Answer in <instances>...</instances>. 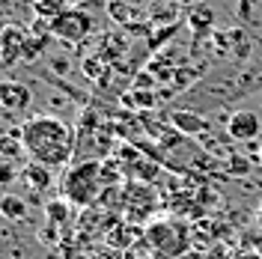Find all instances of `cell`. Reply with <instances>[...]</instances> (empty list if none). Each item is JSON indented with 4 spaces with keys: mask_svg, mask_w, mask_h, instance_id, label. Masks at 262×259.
I'll use <instances>...</instances> for the list:
<instances>
[{
    "mask_svg": "<svg viewBox=\"0 0 262 259\" xmlns=\"http://www.w3.org/2000/svg\"><path fill=\"white\" fill-rule=\"evenodd\" d=\"M21 143L30 161L45 167H63L75 152V131L57 116H33L21 125Z\"/></svg>",
    "mask_w": 262,
    "mask_h": 259,
    "instance_id": "6da1fadb",
    "label": "cell"
},
{
    "mask_svg": "<svg viewBox=\"0 0 262 259\" xmlns=\"http://www.w3.org/2000/svg\"><path fill=\"white\" fill-rule=\"evenodd\" d=\"M101 161L98 158H83L72 164L63 176V197L75 209H93L101 197Z\"/></svg>",
    "mask_w": 262,
    "mask_h": 259,
    "instance_id": "7a4b0ae2",
    "label": "cell"
},
{
    "mask_svg": "<svg viewBox=\"0 0 262 259\" xmlns=\"http://www.w3.org/2000/svg\"><path fill=\"white\" fill-rule=\"evenodd\" d=\"M146 242L155 247V253L161 259H176L191 250V224H185L179 218L152 221L146 227Z\"/></svg>",
    "mask_w": 262,
    "mask_h": 259,
    "instance_id": "3957f363",
    "label": "cell"
},
{
    "mask_svg": "<svg viewBox=\"0 0 262 259\" xmlns=\"http://www.w3.org/2000/svg\"><path fill=\"white\" fill-rule=\"evenodd\" d=\"M125 188V221L128 224H134V227H140L143 221H146L152 211L161 206V197H158V191L152 188V185H146V182H125L122 185Z\"/></svg>",
    "mask_w": 262,
    "mask_h": 259,
    "instance_id": "277c9868",
    "label": "cell"
},
{
    "mask_svg": "<svg viewBox=\"0 0 262 259\" xmlns=\"http://www.w3.org/2000/svg\"><path fill=\"white\" fill-rule=\"evenodd\" d=\"M93 33V15L83 6H69L63 15H57L51 21V36L63 39L66 45H78Z\"/></svg>",
    "mask_w": 262,
    "mask_h": 259,
    "instance_id": "5b68a950",
    "label": "cell"
},
{
    "mask_svg": "<svg viewBox=\"0 0 262 259\" xmlns=\"http://www.w3.org/2000/svg\"><path fill=\"white\" fill-rule=\"evenodd\" d=\"M30 30L18 27V24H6L0 27V66H15L24 57V42H27Z\"/></svg>",
    "mask_w": 262,
    "mask_h": 259,
    "instance_id": "8992f818",
    "label": "cell"
},
{
    "mask_svg": "<svg viewBox=\"0 0 262 259\" xmlns=\"http://www.w3.org/2000/svg\"><path fill=\"white\" fill-rule=\"evenodd\" d=\"M33 101V93L27 83L15 81V78H3L0 81V107L6 111H27Z\"/></svg>",
    "mask_w": 262,
    "mask_h": 259,
    "instance_id": "52a82bcc",
    "label": "cell"
},
{
    "mask_svg": "<svg viewBox=\"0 0 262 259\" xmlns=\"http://www.w3.org/2000/svg\"><path fill=\"white\" fill-rule=\"evenodd\" d=\"M262 131V122L259 116L253 114V111H238V114L229 116L227 122V134L232 140H238V143H245V140H256Z\"/></svg>",
    "mask_w": 262,
    "mask_h": 259,
    "instance_id": "ba28073f",
    "label": "cell"
},
{
    "mask_svg": "<svg viewBox=\"0 0 262 259\" xmlns=\"http://www.w3.org/2000/svg\"><path fill=\"white\" fill-rule=\"evenodd\" d=\"M167 122L179 134H185V137H200V134L209 131V122L200 114H194V111H173V114L167 116Z\"/></svg>",
    "mask_w": 262,
    "mask_h": 259,
    "instance_id": "9c48e42d",
    "label": "cell"
},
{
    "mask_svg": "<svg viewBox=\"0 0 262 259\" xmlns=\"http://www.w3.org/2000/svg\"><path fill=\"white\" fill-rule=\"evenodd\" d=\"M21 179L27 182V188H30L33 194H42V191H48L51 182H54V176H51V167H45V164H39V161L24 164Z\"/></svg>",
    "mask_w": 262,
    "mask_h": 259,
    "instance_id": "30bf717a",
    "label": "cell"
},
{
    "mask_svg": "<svg viewBox=\"0 0 262 259\" xmlns=\"http://www.w3.org/2000/svg\"><path fill=\"white\" fill-rule=\"evenodd\" d=\"M119 104H125V107H131V111H143V114H149L155 104H158V96L152 93V90H125V93H119Z\"/></svg>",
    "mask_w": 262,
    "mask_h": 259,
    "instance_id": "8fae6325",
    "label": "cell"
},
{
    "mask_svg": "<svg viewBox=\"0 0 262 259\" xmlns=\"http://www.w3.org/2000/svg\"><path fill=\"white\" fill-rule=\"evenodd\" d=\"M188 27H191L196 36H209V33L214 30V9L206 6V3L194 6V9L188 12Z\"/></svg>",
    "mask_w": 262,
    "mask_h": 259,
    "instance_id": "7c38bea8",
    "label": "cell"
},
{
    "mask_svg": "<svg viewBox=\"0 0 262 259\" xmlns=\"http://www.w3.org/2000/svg\"><path fill=\"white\" fill-rule=\"evenodd\" d=\"M125 51H128V36H125V33H104V36H101V51H98V54H101L107 63L119 60Z\"/></svg>",
    "mask_w": 262,
    "mask_h": 259,
    "instance_id": "4fadbf2b",
    "label": "cell"
},
{
    "mask_svg": "<svg viewBox=\"0 0 262 259\" xmlns=\"http://www.w3.org/2000/svg\"><path fill=\"white\" fill-rule=\"evenodd\" d=\"M72 203L66 200V197H57V200H48L45 203V221L48 224H57V227H66L69 221H72Z\"/></svg>",
    "mask_w": 262,
    "mask_h": 259,
    "instance_id": "5bb4252c",
    "label": "cell"
},
{
    "mask_svg": "<svg viewBox=\"0 0 262 259\" xmlns=\"http://www.w3.org/2000/svg\"><path fill=\"white\" fill-rule=\"evenodd\" d=\"M81 72H83V78H90L93 83H101L107 78V72H111V63L101 54H90V57L81 60Z\"/></svg>",
    "mask_w": 262,
    "mask_h": 259,
    "instance_id": "9a60e30c",
    "label": "cell"
},
{
    "mask_svg": "<svg viewBox=\"0 0 262 259\" xmlns=\"http://www.w3.org/2000/svg\"><path fill=\"white\" fill-rule=\"evenodd\" d=\"M0 214H3L6 221H24V218H27V203H24V197L3 194L0 197Z\"/></svg>",
    "mask_w": 262,
    "mask_h": 259,
    "instance_id": "2e32d148",
    "label": "cell"
},
{
    "mask_svg": "<svg viewBox=\"0 0 262 259\" xmlns=\"http://www.w3.org/2000/svg\"><path fill=\"white\" fill-rule=\"evenodd\" d=\"M0 155L6 161H15L18 155H24V143H21V128H12L9 134H0Z\"/></svg>",
    "mask_w": 262,
    "mask_h": 259,
    "instance_id": "e0dca14e",
    "label": "cell"
},
{
    "mask_svg": "<svg viewBox=\"0 0 262 259\" xmlns=\"http://www.w3.org/2000/svg\"><path fill=\"white\" fill-rule=\"evenodd\" d=\"M69 9V0H33V12L42 21H54L57 15H63Z\"/></svg>",
    "mask_w": 262,
    "mask_h": 259,
    "instance_id": "ac0fdd59",
    "label": "cell"
},
{
    "mask_svg": "<svg viewBox=\"0 0 262 259\" xmlns=\"http://www.w3.org/2000/svg\"><path fill=\"white\" fill-rule=\"evenodd\" d=\"M45 48H48V36H36V33H30L27 36V42H24V63H36L42 54H45Z\"/></svg>",
    "mask_w": 262,
    "mask_h": 259,
    "instance_id": "d6986e66",
    "label": "cell"
},
{
    "mask_svg": "<svg viewBox=\"0 0 262 259\" xmlns=\"http://www.w3.org/2000/svg\"><path fill=\"white\" fill-rule=\"evenodd\" d=\"M176 30H179V24H167V27H152V33H149L146 39V48L155 54V51L161 48L164 42H170L173 36H176Z\"/></svg>",
    "mask_w": 262,
    "mask_h": 259,
    "instance_id": "ffe728a7",
    "label": "cell"
},
{
    "mask_svg": "<svg viewBox=\"0 0 262 259\" xmlns=\"http://www.w3.org/2000/svg\"><path fill=\"white\" fill-rule=\"evenodd\" d=\"M227 170H229V176L245 179V176L253 173V161H250L247 155H242V152H235V155H229L227 158Z\"/></svg>",
    "mask_w": 262,
    "mask_h": 259,
    "instance_id": "44dd1931",
    "label": "cell"
},
{
    "mask_svg": "<svg viewBox=\"0 0 262 259\" xmlns=\"http://www.w3.org/2000/svg\"><path fill=\"white\" fill-rule=\"evenodd\" d=\"M214 242V229L209 221H194L191 224V244H200V247H206V244Z\"/></svg>",
    "mask_w": 262,
    "mask_h": 259,
    "instance_id": "7402d4cb",
    "label": "cell"
},
{
    "mask_svg": "<svg viewBox=\"0 0 262 259\" xmlns=\"http://www.w3.org/2000/svg\"><path fill=\"white\" fill-rule=\"evenodd\" d=\"M131 87H134V90H152V93H155V87H158V78H155L149 69H143V72H134V78H131Z\"/></svg>",
    "mask_w": 262,
    "mask_h": 259,
    "instance_id": "603a6c76",
    "label": "cell"
},
{
    "mask_svg": "<svg viewBox=\"0 0 262 259\" xmlns=\"http://www.w3.org/2000/svg\"><path fill=\"white\" fill-rule=\"evenodd\" d=\"M18 176H21V173L15 170V164L6 161V158H0V188H9Z\"/></svg>",
    "mask_w": 262,
    "mask_h": 259,
    "instance_id": "cb8c5ba5",
    "label": "cell"
},
{
    "mask_svg": "<svg viewBox=\"0 0 262 259\" xmlns=\"http://www.w3.org/2000/svg\"><path fill=\"white\" fill-rule=\"evenodd\" d=\"M60 229L63 227H57V224H48V221H45V229L39 232V239L48 242V244H60Z\"/></svg>",
    "mask_w": 262,
    "mask_h": 259,
    "instance_id": "d4e9b609",
    "label": "cell"
},
{
    "mask_svg": "<svg viewBox=\"0 0 262 259\" xmlns=\"http://www.w3.org/2000/svg\"><path fill=\"white\" fill-rule=\"evenodd\" d=\"M194 197H196V203H200L203 209H209V206H217V194H214V191H209V188H200Z\"/></svg>",
    "mask_w": 262,
    "mask_h": 259,
    "instance_id": "484cf974",
    "label": "cell"
},
{
    "mask_svg": "<svg viewBox=\"0 0 262 259\" xmlns=\"http://www.w3.org/2000/svg\"><path fill=\"white\" fill-rule=\"evenodd\" d=\"M253 253H259L262 256V232L259 235H253Z\"/></svg>",
    "mask_w": 262,
    "mask_h": 259,
    "instance_id": "4316f807",
    "label": "cell"
},
{
    "mask_svg": "<svg viewBox=\"0 0 262 259\" xmlns=\"http://www.w3.org/2000/svg\"><path fill=\"white\" fill-rule=\"evenodd\" d=\"M75 259H96V256H93V253H83V250H78V253H75Z\"/></svg>",
    "mask_w": 262,
    "mask_h": 259,
    "instance_id": "83f0119b",
    "label": "cell"
},
{
    "mask_svg": "<svg viewBox=\"0 0 262 259\" xmlns=\"http://www.w3.org/2000/svg\"><path fill=\"white\" fill-rule=\"evenodd\" d=\"M256 229H259V232H262V209L256 211Z\"/></svg>",
    "mask_w": 262,
    "mask_h": 259,
    "instance_id": "f1b7e54d",
    "label": "cell"
},
{
    "mask_svg": "<svg viewBox=\"0 0 262 259\" xmlns=\"http://www.w3.org/2000/svg\"><path fill=\"white\" fill-rule=\"evenodd\" d=\"M176 259H200V256H196V253H191V250H188V253H182V256H176Z\"/></svg>",
    "mask_w": 262,
    "mask_h": 259,
    "instance_id": "f546056e",
    "label": "cell"
},
{
    "mask_svg": "<svg viewBox=\"0 0 262 259\" xmlns=\"http://www.w3.org/2000/svg\"><path fill=\"white\" fill-rule=\"evenodd\" d=\"M167 3H173V6H185L188 0H167Z\"/></svg>",
    "mask_w": 262,
    "mask_h": 259,
    "instance_id": "4dcf8cb0",
    "label": "cell"
},
{
    "mask_svg": "<svg viewBox=\"0 0 262 259\" xmlns=\"http://www.w3.org/2000/svg\"><path fill=\"white\" fill-rule=\"evenodd\" d=\"M256 161L262 164V146H256Z\"/></svg>",
    "mask_w": 262,
    "mask_h": 259,
    "instance_id": "1f68e13d",
    "label": "cell"
}]
</instances>
